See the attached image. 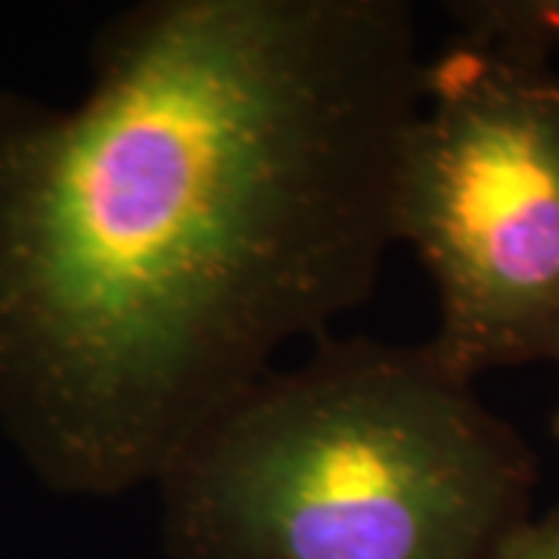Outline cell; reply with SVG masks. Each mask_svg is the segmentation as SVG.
I'll return each mask as SVG.
<instances>
[{"mask_svg": "<svg viewBox=\"0 0 559 559\" xmlns=\"http://www.w3.org/2000/svg\"><path fill=\"white\" fill-rule=\"evenodd\" d=\"M392 234L436 286L439 330L426 345L454 377L559 364V72L550 57L457 35L426 60Z\"/></svg>", "mask_w": 559, "mask_h": 559, "instance_id": "cell-3", "label": "cell"}, {"mask_svg": "<svg viewBox=\"0 0 559 559\" xmlns=\"http://www.w3.org/2000/svg\"><path fill=\"white\" fill-rule=\"evenodd\" d=\"M554 432H557V439H559V407H557V417H554Z\"/></svg>", "mask_w": 559, "mask_h": 559, "instance_id": "cell-6", "label": "cell"}, {"mask_svg": "<svg viewBox=\"0 0 559 559\" xmlns=\"http://www.w3.org/2000/svg\"><path fill=\"white\" fill-rule=\"evenodd\" d=\"M516 28L540 53H559V0H522Z\"/></svg>", "mask_w": 559, "mask_h": 559, "instance_id": "cell-5", "label": "cell"}, {"mask_svg": "<svg viewBox=\"0 0 559 559\" xmlns=\"http://www.w3.org/2000/svg\"><path fill=\"white\" fill-rule=\"evenodd\" d=\"M423 75L404 0H146L79 106L0 103V417L44 479L156 485L373 296Z\"/></svg>", "mask_w": 559, "mask_h": 559, "instance_id": "cell-1", "label": "cell"}, {"mask_svg": "<svg viewBox=\"0 0 559 559\" xmlns=\"http://www.w3.org/2000/svg\"><path fill=\"white\" fill-rule=\"evenodd\" d=\"M481 559H559V507L544 516H525L503 532Z\"/></svg>", "mask_w": 559, "mask_h": 559, "instance_id": "cell-4", "label": "cell"}, {"mask_svg": "<svg viewBox=\"0 0 559 559\" xmlns=\"http://www.w3.org/2000/svg\"><path fill=\"white\" fill-rule=\"evenodd\" d=\"M538 460L432 348L330 340L274 367L156 481L171 559H481Z\"/></svg>", "mask_w": 559, "mask_h": 559, "instance_id": "cell-2", "label": "cell"}]
</instances>
